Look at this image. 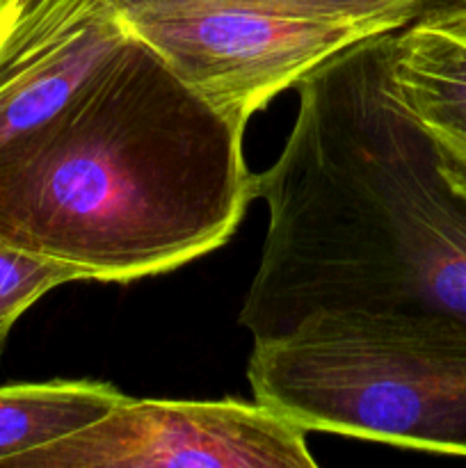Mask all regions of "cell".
<instances>
[{"instance_id":"cell-1","label":"cell","mask_w":466,"mask_h":468,"mask_svg":"<svg viewBox=\"0 0 466 468\" xmlns=\"http://www.w3.org/2000/svg\"><path fill=\"white\" fill-rule=\"evenodd\" d=\"M245 126L132 35L55 117L0 146V240L78 282H132L219 250L254 199Z\"/></svg>"},{"instance_id":"cell-2","label":"cell","mask_w":466,"mask_h":468,"mask_svg":"<svg viewBox=\"0 0 466 468\" xmlns=\"http://www.w3.org/2000/svg\"><path fill=\"white\" fill-rule=\"evenodd\" d=\"M256 402L306 432L466 457V323L320 314L254 341Z\"/></svg>"},{"instance_id":"cell-3","label":"cell","mask_w":466,"mask_h":468,"mask_svg":"<svg viewBox=\"0 0 466 468\" xmlns=\"http://www.w3.org/2000/svg\"><path fill=\"white\" fill-rule=\"evenodd\" d=\"M128 26L213 108L247 128L345 50L434 14L416 0H119Z\"/></svg>"},{"instance_id":"cell-4","label":"cell","mask_w":466,"mask_h":468,"mask_svg":"<svg viewBox=\"0 0 466 468\" xmlns=\"http://www.w3.org/2000/svg\"><path fill=\"white\" fill-rule=\"evenodd\" d=\"M306 430L260 402L137 400L23 462V468H315Z\"/></svg>"},{"instance_id":"cell-5","label":"cell","mask_w":466,"mask_h":468,"mask_svg":"<svg viewBox=\"0 0 466 468\" xmlns=\"http://www.w3.org/2000/svg\"><path fill=\"white\" fill-rule=\"evenodd\" d=\"M132 35L119 0H0V146L71 103Z\"/></svg>"},{"instance_id":"cell-6","label":"cell","mask_w":466,"mask_h":468,"mask_svg":"<svg viewBox=\"0 0 466 468\" xmlns=\"http://www.w3.org/2000/svg\"><path fill=\"white\" fill-rule=\"evenodd\" d=\"M387 85L432 144L443 181L466 201V5L388 37Z\"/></svg>"},{"instance_id":"cell-7","label":"cell","mask_w":466,"mask_h":468,"mask_svg":"<svg viewBox=\"0 0 466 468\" xmlns=\"http://www.w3.org/2000/svg\"><path fill=\"white\" fill-rule=\"evenodd\" d=\"M126 398L90 379L0 387V466L23 468L37 451L96 423Z\"/></svg>"},{"instance_id":"cell-8","label":"cell","mask_w":466,"mask_h":468,"mask_svg":"<svg viewBox=\"0 0 466 468\" xmlns=\"http://www.w3.org/2000/svg\"><path fill=\"white\" fill-rule=\"evenodd\" d=\"M73 282H78V277L64 265L0 240V352L14 324L32 304L46 292Z\"/></svg>"},{"instance_id":"cell-9","label":"cell","mask_w":466,"mask_h":468,"mask_svg":"<svg viewBox=\"0 0 466 468\" xmlns=\"http://www.w3.org/2000/svg\"><path fill=\"white\" fill-rule=\"evenodd\" d=\"M297 3H350V0H297ZM416 3L428 5L434 12H443V9L464 7L466 0H416Z\"/></svg>"}]
</instances>
